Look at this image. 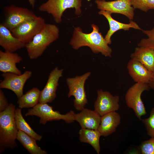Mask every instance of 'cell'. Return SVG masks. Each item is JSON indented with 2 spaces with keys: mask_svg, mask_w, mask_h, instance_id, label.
<instances>
[{
  "mask_svg": "<svg viewBox=\"0 0 154 154\" xmlns=\"http://www.w3.org/2000/svg\"><path fill=\"white\" fill-rule=\"evenodd\" d=\"M91 27L93 30L88 34L83 33L79 27L75 28L70 42V45L75 50L83 46H87L94 53H100L105 56L111 57L112 49L108 46L102 33L99 32L98 27L94 24H92Z\"/></svg>",
  "mask_w": 154,
  "mask_h": 154,
  "instance_id": "cell-1",
  "label": "cell"
},
{
  "mask_svg": "<svg viewBox=\"0 0 154 154\" xmlns=\"http://www.w3.org/2000/svg\"><path fill=\"white\" fill-rule=\"evenodd\" d=\"M16 109L12 103L9 104L4 111L0 112V151L5 149H13L17 146V139L18 131L15 119Z\"/></svg>",
  "mask_w": 154,
  "mask_h": 154,
  "instance_id": "cell-2",
  "label": "cell"
},
{
  "mask_svg": "<svg viewBox=\"0 0 154 154\" xmlns=\"http://www.w3.org/2000/svg\"><path fill=\"white\" fill-rule=\"evenodd\" d=\"M59 32L58 28L56 25L46 23L32 40L25 44L29 58L34 59L41 56L47 47L58 38Z\"/></svg>",
  "mask_w": 154,
  "mask_h": 154,
  "instance_id": "cell-3",
  "label": "cell"
},
{
  "mask_svg": "<svg viewBox=\"0 0 154 154\" xmlns=\"http://www.w3.org/2000/svg\"><path fill=\"white\" fill-rule=\"evenodd\" d=\"M82 2V0H48L41 4L38 9L52 15L55 22L60 23L63 12L67 9L75 8L76 15H80Z\"/></svg>",
  "mask_w": 154,
  "mask_h": 154,
  "instance_id": "cell-4",
  "label": "cell"
},
{
  "mask_svg": "<svg viewBox=\"0 0 154 154\" xmlns=\"http://www.w3.org/2000/svg\"><path fill=\"white\" fill-rule=\"evenodd\" d=\"M74 112L71 111L65 114L53 110L52 107L46 103H38L33 108L29 109L25 116H35L40 118L39 123L45 125L48 121L63 120L66 123H70L74 121Z\"/></svg>",
  "mask_w": 154,
  "mask_h": 154,
  "instance_id": "cell-5",
  "label": "cell"
},
{
  "mask_svg": "<svg viewBox=\"0 0 154 154\" xmlns=\"http://www.w3.org/2000/svg\"><path fill=\"white\" fill-rule=\"evenodd\" d=\"M90 74V72H88L81 76L68 78L66 79L69 90L68 96V98L71 96L74 97V106L78 111L82 110L87 103L84 85L86 80Z\"/></svg>",
  "mask_w": 154,
  "mask_h": 154,
  "instance_id": "cell-6",
  "label": "cell"
},
{
  "mask_svg": "<svg viewBox=\"0 0 154 154\" xmlns=\"http://www.w3.org/2000/svg\"><path fill=\"white\" fill-rule=\"evenodd\" d=\"M150 88L148 84L136 83L128 90L125 95L127 106L133 110L135 116L140 120L141 117L147 113L141 95L144 91H148Z\"/></svg>",
  "mask_w": 154,
  "mask_h": 154,
  "instance_id": "cell-7",
  "label": "cell"
},
{
  "mask_svg": "<svg viewBox=\"0 0 154 154\" xmlns=\"http://www.w3.org/2000/svg\"><path fill=\"white\" fill-rule=\"evenodd\" d=\"M45 24L44 18L37 16L23 23L11 32L15 37L26 44L32 40L34 36L42 29Z\"/></svg>",
  "mask_w": 154,
  "mask_h": 154,
  "instance_id": "cell-8",
  "label": "cell"
},
{
  "mask_svg": "<svg viewBox=\"0 0 154 154\" xmlns=\"http://www.w3.org/2000/svg\"><path fill=\"white\" fill-rule=\"evenodd\" d=\"M5 19L3 24L11 31L25 21L37 16L25 8L11 5L5 8Z\"/></svg>",
  "mask_w": 154,
  "mask_h": 154,
  "instance_id": "cell-9",
  "label": "cell"
},
{
  "mask_svg": "<svg viewBox=\"0 0 154 154\" xmlns=\"http://www.w3.org/2000/svg\"><path fill=\"white\" fill-rule=\"evenodd\" d=\"M32 74V72L29 70L19 75L11 72L3 73L2 75L3 79L0 83V88L11 90L19 99L23 95L24 85Z\"/></svg>",
  "mask_w": 154,
  "mask_h": 154,
  "instance_id": "cell-10",
  "label": "cell"
},
{
  "mask_svg": "<svg viewBox=\"0 0 154 154\" xmlns=\"http://www.w3.org/2000/svg\"><path fill=\"white\" fill-rule=\"evenodd\" d=\"M97 8L100 10L108 11L111 13H118L126 17L129 20H133L135 9L131 5L130 0H116L106 1L96 0Z\"/></svg>",
  "mask_w": 154,
  "mask_h": 154,
  "instance_id": "cell-11",
  "label": "cell"
},
{
  "mask_svg": "<svg viewBox=\"0 0 154 154\" xmlns=\"http://www.w3.org/2000/svg\"><path fill=\"white\" fill-rule=\"evenodd\" d=\"M97 94V98L94 104V110L101 116L118 110L119 108V96H114L109 92L102 90H98Z\"/></svg>",
  "mask_w": 154,
  "mask_h": 154,
  "instance_id": "cell-12",
  "label": "cell"
},
{
  "mask_svg": "<svg viewBox=\"0 0 154 154\" xmlns=\"http://www.w3.org/2000/svg\"><path fill=\"white\" fill-rule=\"evenodd\" d=\"M63 71V69L56 67L50 72L45 86L40 91L39 103H51L55 98L58 81Z\"/></svg>",
  "mask_w": 154,
  "mask_h": 154,
  "instance_id": "cell-13",
  "label": "cell"
},
{
  "mask_svg": "<svg viewBox=\"0 0 154 154\" xmlns=\"http://www.w3.org/2000/svg\"><path fill=\"white\" fill-rule=\"evenodd\" d=\"M98 13L105 17L109 23L110 29L104 38L107 43L110 44L112 43L111 37L116 32L120 30L125 31H129L130 28L142 30L137 24L132 20H130L128 24L123 23L114 19L111 16L112 13L106 11L100 10Z\"/></svg>",
  "mask_w": 154,
  "mask_h": 154,
  "instance_id": "cell-14",
  "label": "cell"
},
{
  "mask_svg": "<svg viewBox=\"0 0 154 154\" xmlns=\"http://www.w3.org/2000/svg\"><path fill=\"white\" fill-rule=\"evenodd\" d=\"M127 68L129 75L136 83L148 84L153 77V72L135 59L130 60L127 64Z\"/></svg>",
  "mask_w": 154,
  "mask_h": 154,
  "instance_id": "cell-15",
  "label": "cell"
},
{
  "mask_svg": "<svg viewBox=\"0 0 154 154\" xmlns=\"http://www.w3.org/2000/svg\"><path fill=\"white\" fill-rule=\"evenodd\" d=\"M74 119L79 123L81 128L98 129L101 116L94 110L84 108L79 113L75 114Z\"/></svg>",
  "mask_w": 154,
  "mask_h": 154,
  "instance_id": "cell-16",
  "label": "cell"
},
{
  "mask_svg": "<svg viewBox=\"0 0 154 154\" xmlns=\"http://www.w3.org/2000/svg\"><path fill=\"white\" fill-rule=\"evenodd\" d=\"M25 44L15 37L3 24H0V45L5 51L14 52L25 47Z\"/></svg>",
  "mask_w": 154,
  "mask_h": 154,
  "instance_id": "cell-17",
  "label": "cell"
},
{
  "mask_svg": "<svg viewBox=\"0 0 154 154\" xmlns=\"http://www.w3.org/2000/svg\"><path fill=\"white\" fill-rule=\"evenodd\" d=\"M22 60V57L17 53L0 50V71L3 73L21 74V72L17 67L16 64Z\"/></svg>",
  "mask_w": 154,
  "mask_h": 154,
  "instance_id": "cell-18",
  "label": "cell"
},
{
  "mask_svg": "<svg viewBox=\"0 0 154 154\" xmlns=\"http://www.w3.org/2000/svg\"><path fill=\"white\" fill-rule=\"evenodd\" d=\"M121 120L120 115L116 111L108 113L101 116V122L98 129L101 136H108L116 131Z\"/></svg>",
  "mask_w": 154,
  "mask_h": 154,
  "instance_id": "cell-19",
  "label": "cell"
},
{
  "mask_svg": "<svg viewBox=\"0 0 154 154\" xmlns=\"http://www.w3.org/2000/svg\"><path fill=\"white\" fill-rule=\"evenodd\" d=\"M131 59L142 63L149 71H154V48L152 47L139 46L130 55Z\"/></svg>",
  "mask_w": 154,
  "mask_h": 154,
  "instance_id": "cell-20",
  "label": "cell"
},
{
  "mask_svg": "<svg viewBox=\"0 0 154 154\" xmlns=\"http://www.w3.org/2000/svg\"><path fill=\"white\" fill-rule=\"evenodd\" d=\"M79 139L82 142L87 143L94 148L99 154L100 151V139L101 136L98 129L81 128L79 132Z\"/></svg>",
  "mask_w": 154,
  "mask_h": 154,
  "instance_id": "cell-21",
  "label": "cell"
},
{
  "mask_svg": "<svg viewBox=\"0 0 154 154\" xmlns=\"http://www.w3.org/2000/svg\"><path fill=\"white\" fill-rule=\"evenodd\" d=\"M17 139L31 154H47L37 145L36 140L20 130H18Z\"/></svg>",
  "mask_w": 154,
  "mask_h": 154,
  "instance_id": "cell-22",
  "label": "cell"
},
{
  "mask_svg": "<svg viewBox=\"0 0 154 154\" xmlns=\"http://www.w3.org/2000/svg\"><path fill=\"white\" fill-rule=\"evenodd\" d=\"M40 91L33 88L19 98L17 102L20 108H33L39 102Z\"/></svg>",
  "mask_w": 154,
  "mask_h": 154,
  "instance_id": "cell-23",
  "label": "cell"
},
{
  "mask_svg": "<svg viewBox=\"0 0 154 154\" xmlns=\"http://www.w3.org/2000/svg\"><path fill=\"white\" fill-rule=\"evenodd\" d=\"M15 117L16 125L18 130L25 132L37 140H41L42 136L35 132L26 122L22 116L21 109H16Z\"/></svg>",
  "mask_w": 154,
  "mask_h": 154,
  "instance_id": "cell-24",
  "label": "cell"
},
{
  "mask_svg": "<svg viewBox=\"0 0 154 154\" xmlns=\"http://www.w3.org/2000/svg\"><path fill=\"white\" fill-rule=\"evenodd\" d=\"M132 6L145 12L154 9V0H130Z\"/></svg>",
  "mask_w": 154,
  "mask_h": 154,
  "instance_id": "cell-25",
  "label": "cell"
},
{
  "mask_svg": "<svg viewBox=\"0 0 154 154\" xmlns=\"http://www.w3.org/2000/svg\"><path fill=\"white\" fill-rule=\"evenodd\" d=\"M141 120L145 127L147 135L151 137H154V108L151 110L148 117L141 119Z\"/></svg>",
  "mask_w": 154,
  "mask_h": 154,
  "instance_id": "cell-26",
  "label": "cell"
},
{
  "mask_svg": "<svg viewBox=\"0 0 154 154\" xmlns=\"http://www.w3.org/2000/svg\"><path fill=\"white\" fill-rule=\"evenodd\" d=\"M142 31L147 37V38L142 39L138 44L139 46L151 47L154 48V27L150 30Z\"/></svg>",
  "mask_w": 154,
  "mask_h": 154,
  "instance_id": "cell-27",
  "label": "cell"
},
{
  "mask_svg": "<svg viewBox=\"0 0 154 154\" xmlns=\"http://www.w3.org/2000/svg\"><path fill=\"white\" fill-rule=\"evenodd\" d=\"M139 149L142 154H154V137L142 142Z\"/></svg>",
  "mask_w": 154,
  "mask_h": 154,
  "instance_id": "cell-28",
  "label": "cell"
},
{
  "mask_svg": "<svg viewBox=\"0 0 154 154\" xmlns=\"http://www.w3.org/2000/svg\"><path fill=\"white\" fill-rule=\"evenodd\" d=\"M9 105L4 92L1 89L0 90V112H1L5 110Z\"/></svg>",
  "mask_w": 154,
  "mask_h": 154,
  "instance_id": "cell-29",
  "label": "cell"
},
{
  "mask_svg": "<svg viewBox=\"0 0 154 154\" xmlns=\"http://www.w3.org/2000/svg\"><path fill=\"white\" fill-rule=\"evenodd\" d=\"M148 84L150 88L154 90V71L153 72V77Z\"/></svg>",
  "mask_w": 154,
  "mask_h": 154,
  "instance_id": "cell-30",
  "label": "cell"
},
{
  "mask_svg": "<svg viewBox=\"0 0 154 154\" xmlns=\"http://www.w3.org/2000/svg\"><path fill=\"white\" fill-rule=\"evenodd\" d=\"M30 5L33 8L35 5V0H28Z\"/></svg>",
  "mask_w": 154,
  "mask_h": 154,
  "instance_id": "cell-31",
  "label": "cell"
},
{
  "mask_svg": "<svg viewBox=\"0 0 154 154\" xmlns=\"http://www.w3.org/2000/svg\"></svg>",
  "mask_w": 154,
  "mask_h": 154,
  "instance_id": "cell-32",
  "label": "cell"
}]
</instances>
